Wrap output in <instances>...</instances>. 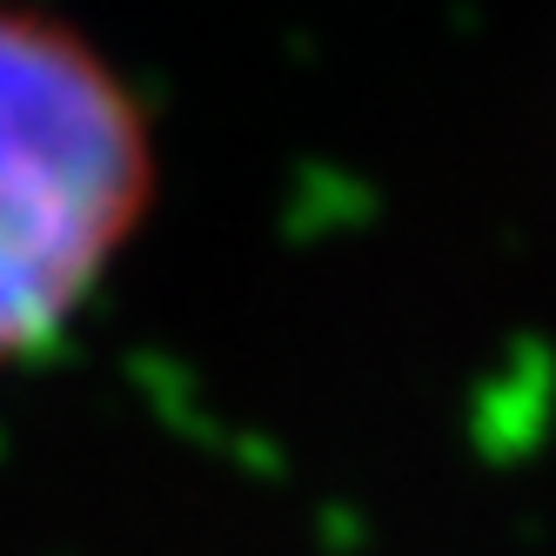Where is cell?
I'll return each instance as SVG.
<instances>
[{"label": "cell", "instance_id": "1", "mask_svg": "<svg viewBox=\"0 0 556 556\" xmlns=\"http://www.w3.org/2000/svg\"><path fill=\"white\" fill-rule=\"evenodd\" d=\"M162 188V122L128 61L48 0H0V376L94 323Z\"/></svg>", "mask_w": 556, "mask_h": 556}]
</instances>
